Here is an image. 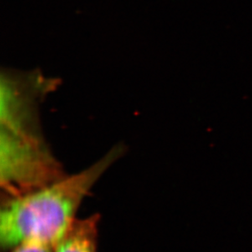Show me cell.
I'll list each match as a JSON object with an SVG mask.
<instances>
[{"label": "cell", "mask_w": 252, "mask_h": 252, "mask_svg": "<svg viewBox=\"0 0 252 252\" xmlns=\"http://www.w3.org/2000/svg\"><path fill=\"white\" fill-rule=\"evenodd\" d=\"M98 224L97 215L76 220L54 252H97Z\"/></svg>", "instance_id": "cell-3"}, {"label": "cell", "mask_w": 252, "mask_h": 252, "mask_svg": "<svg viewBox=\"0 0 252 252\" xmlns=\"http://www.w3.org/2000/svg\"><path fill=\"white\" fill-rule=\"evenodd\" d=\"M121 152L122 148H114L79 173L5 201L0 212L2 249L12 250L30 240L55 248L76 220L83 200Z\"/></svg>", "instance_id": "cell-1"}, {"label": "cell", "mask_w": 252, "mask_h": 252, "mask_svg": "<svg viewBox=\"0 0 252 252\" xmlns=\"http://www.w3.org/2000/svg\"><path fill=\"white\" fill-rule=\"evenodd\" d=\"M12 251V252H54V248L39 241L30 240L20 243Z\"/></svg>", "instance_id": "cell-4"}, {"label": "cell", "mask_w": 252, "mask_h": 252, "mask_svg": "<svg viewBox=\"0 0 252 252\" xmlns=\"http://www.w3.org/2000/svg\"><path fill=\"white\" fill-rule=\"evenodd\" d=\"M37 111L23 105L0 107V181L7 199L64 176L41 136Z\"/></svg>", "instance_id": "cell-2"}]
</instances>
